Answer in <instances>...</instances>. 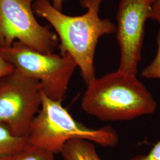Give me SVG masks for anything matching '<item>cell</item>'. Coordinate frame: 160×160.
I'll return each instance as SVG.
<instances>
[{"label": "cell", "instance_id": "obj_3", "mask_svg": "<svg viewBox=\"0 0 160 160\" xmlns=\"http://www.w3.org/2000/svg\"><path fill=\"white\" fill-rule=\"evenodd\" d=\"M81 139L104 147L113 148L119 142L116 131L111 126L92 129L75 120L62 102L52 100L42 92V104L30 128V146L55 154L60 153L69 140Z\"/></svg>", "mask_w": 160, "mask_h": 160}, {"label": "cell", "instance_id": "obj_14", "mask_svg": "<svg viewBox=\"0 0 160 160\" xmlns=\"http://www.w3.org/2000/svg\"><path fill=\"white\" fill-rule=\"evenodd\" d=\"M14 69L12 65L7 62L0 55V77L10 73Z\"/></svg>", "mask_w": 160, "mask_h": 160}, {"label": "cell", "instance_id": "obj_6", "mask_svg": "<svg viewBox=\"0 0 160 160\" xmlns=\"http://www.w3.org/2000/svg\"><path fill=\"white\" fill-rule=\"evenodd\" d=\"M34 0H0V48L17 41L44 53H54L57 35L38 22L32 8Z\"/></svg>", "mask_w": 160, "mask_h": 160}, {"label": "cell", "instance_id": "obj_13", "mask_svg": "<svg viewBox=\"0 0 160 160\" xmlns=\"http://www.w3.org/2000/svg\"><path fill=\"white\" fill-rule=\"evenodd\" d=\"M149 19L156 21L160 24V0H155L149 12Z\"/></svg>", "mask_w": 160, "mask_h": 160}, {"label": "cell", "instance_id": "obj_1", "mask_svg": "<svg viewBox=\"0 0 160 160\" xmlns=\"http://www.w3.org/2000/svg\"><path fill=\"white\" fill-rule=\"evenodd\" d=\"M103 1L80 0L87 12L78 16L64 14L49 0H34L32 4L34 14L46 20L55 30L60 53L72 58L87 86L96 78L94 56L98 40L104 35L116 33L114 23L99 16Z\"/></svg>", "mask_w": 160, "mask_h": 160}, {"label": "cell", "instance_id": "obj_8", "mask_svg": "<svg viewBox=\"0 0 160 160\" xmlns=\"http://www.w3.org/2000/svg\"><path fill=\"white\" fill-rule=\"evenodd\" d=\"M60 154L63 160H102L94 143L81 139H73L65 144Z\"/></svg>", "mask_w": 160, "mask_h": 160}, {"label": "cell", "instance_id": "obj_9", "mask_svg": "<svg viewBox=\"0 0 160 160\" xmlns=\"http://www.w3.org/2000/svg\"><path fill=\"white\" fill-rule=\"evenodd\" d=\"M28 138L14 135L8 126L0 123V160H6L29 148Z\"/></svg>", "mask_w": 160, "mask_h": 160}, {"label": "cell", "instance_id": "obj_4", "mask_svg": "<svg viewBox=\"0 0 160 160\" xmlns=\"http://www.w3.org/2000/svg\"><path fill=\"white\" fill-rule=\"evenodd\" d=\"M0 55L14 68L38 80L46 97L63 101L77 67L69 54L44 53L16 41L8 48H0Z\"/></svg>", "mask_w": 160, "mask_h": 160}, {"label": "cell", "instance_id": "obj_7", "mask_svg": "<svg viewBox=\"0 0 160 160\" xmlns=\"http://www.w3.org/2000/svg\"><path fill=\"white\" fill-rule=\"evenodd\" d=\"M155 0H120L116 15V39L119 46L118 70L137 75L141 59L145 28Z\"/></svg>", "mask_w": 160, "mask_h": 160}, {"label": "cell", "instance_id": "obj_15", "mask_svg": "<svg viewBox=\"0 0 160 160\" xmlns=\"http://www.w3.org/2000/svg\"><path fill=\"white\" fill-rule=\"evenodd\" d=\"M65 0H51L52 5L59 12H62Z\"/></svg>", "mask_w": 160, "mask_h": 160}, {"label": "cell", "instance_id": "obj_2", "mask_svg": "<svg viewBox=\"0 0 160 160\" xmlns=\"http://www.w3.org/2000/svg\"><path fill=\"white\" fill-rule=\"evenodd\" d=\"M82 110L102 121H125L153 114L157 104L137 75L119 70L96 78L81 98Z\"/></svg>", "mask_w": 160, "mask_h": 160}, {"label": "cell", "instance_id": "obj_10", "mask_svg": "<svg viewBox=\"0 0 160 160\" xmlns=\"http://www.w3.org/2000/svg\"><path fill=\"white\" fill-rule=\"evenodd\" d=\"M6 160H55L54 154L43 149L31 146Z\"/></svg>", "mask_w": 160, "mask_h": 160}, {"label": "cell", "instance_id": "obj_5", "mask_svg": "<svg viewBox=\"0 0 160 160\" xmlns=\"http://www.w3.org/2000/svg\"><path fill=\"white\" fill-rule=\"evenodd\" d=\"M42 104L40 82L14 69L0 77V123L19 137L28 138Z\"/></svg>", "mask_w": 160, "mask_h": 160}, {"label": "cell", "instance_id": "obj_11", "mask_svg": "<svg viewBox=\"0 0 160 160\" xmlns=\"http://www.w3.org/2000/svg\"><path fill=\"white\" fill-rule=\"evenodd\" d=\"M157 42V51L154 59L151 63L143 69L141 74L142 76L146 78L160 80V24Z\"/></svg>", "mask_w": 160, "mask_h": 160}, {"label": "cell", "instance_id": "obj_12", "mask_svg": "<svg viewBox=\"0 0 160 160\" xmlns=\"http://www.w3.org/2000/svg\"><path fill=\"white\" fill-rule=\"evenodd\" d=\"M130 160H160V141L155 145L148 154L139 155Z\"/></svg>", "mask_w": 160, "mask_h": 160}]
</instances>
